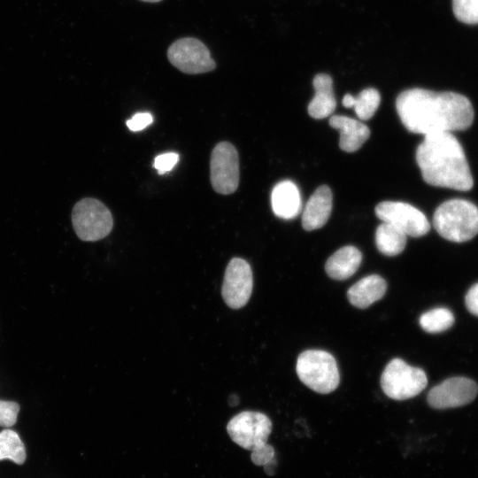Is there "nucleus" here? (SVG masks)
<instances>
[{
    "label": "nucleus",
    "mask_w": 478,
    "mask_h": 478,
    "mask_svg": "<svg viewBox=\"0 0 478 478\" xmlns=\"http://www.w3.org/2000/svg\"><path fill=\"white\" fill-rule=\"evenodd\" d=\"M396 109L405 128L423 135L467 129L474 121V109L465 96L414 88L401 92Z\"/></svg>",
    "instance_id": "nucleus-1"
},
{
    "label": "nucleus",
    "mask_w": 478,
    "mask_h": 478,
    "mask_svg": "<svg viewBox=\"0 0 478 478\" xmlns=\"http://www.w3.org/2000/svg\"><path fill=\"white\" fill-rule=\"evenodd\" d=\"M416 161L429 185L467 191L474 180L459 140L450 132L424 135L416 150Z\"/></svg>",
    "instance_id": "nucleus-2"
},
{
    "label": "nucleus",
    "mask_w": 478,
    "mask_h": 478,
    "mask_svg": "<svg viewBox=\"0 0 478 478\" xmlns=\"http://www.w3.org/2000/svg\"><path fill=\"white\" fill-rule=\"evenodd\" d=\"M433 226L444 239L463 243L478 234V207L465 199H450L435 211Z\"/></svg>",
    "instance_id": "nucleus-3"
},
{
    "label": "nucleus",
    "mask_w": 478,
    "mask_h": 478,
    "mask_svg": "<svg viewBox=\"0 0 478 478\" xmlns=\"http://www.w3.org/2000/svg\"><path fill=\"white\" fill-rule=\"evenodd\" d=\"M296 371L299 380L320 394L334 391L339 385L340 374L335 358L321 350H307L297 358Z\"/></svg>",
    "instance_id": "nucleus-4"
},
{
    "label": "nucleus",
    "mask_w": 478,
    "mask_h": 478,
    "mask_svg": "<svg viewBox=\"0 0 478 478\" xmlns=\"http://www.w3.org/2000/svg\"><path fill=\"white\" fill-rule=\"evenodd\" d=\"M425 372L409 366L401 358H393L385 366L381 376V387L387 397L405 400L420 394L427 386Z\"/></svg>",
    "instance_id": "nucleus-5"
},
{
    "label": "nucleus",
    "mask_w": 478,
    "mask_h": 478,
    "mask_svg": "<svg viewBox=\"0 0 478 478\" xmlns=\"http://www.w3.org/2000/svg\"><path fill=\"white\" fill-rule=\"evenodd\" d=\"M72 222L77 236L87 242L104 238L113 227L109 209L99 200L91 197L82 198L75 204L72 211Z\"/></svg>",
    "instance_id": "nucleus-6"
},
{
    "label": "nucleus",
    "mask_w": 478,
    "mask_h": 478,
    "mask_svg": "<svg viewBox=\"0 0 478 478\" xmlns=\"http://www.w3.org/2000/svg\"><path fill=\"white\" fill-rule=\"evenodd\" d=\"M227 431L236 444L252 451L267 443L272 422L262 412L244 411L228 421Z\"/></svg>",
    "instance_id": "nucleus-7"
},
{
    "label": "nucleus",
    "mask_w": 478,
    "mask_h": 478,
    "mask_svg": "<svg viewBox=\"0 0 478 478\" xmlns=\"http://www.w3.org/2000/svg\"><path fill=\"white\" fill-rule=\"evenodd\" d=\"M210 179L213 189L222 195L234 193L239 185V156L235 146L220 142L213 148L210 160Z\"/></svg>",
    "instance_id": "nucleus-8"
},
{
    "label": "nucleus",
    "mask_w": 478,
    "mask_h": 478,
    "mask_svg": "<svg viewBox=\"0 0 478 478\" xmlns=\"http://www.w3.org/2000/svg\"><path fill=\"white\" fill-rule=\"evenodd\" d=\"M167 58L173 66L188 74L207 73L216 66L206 46L192 37L175 41L167 50Z\"/></svg>",
    "instance_id": "nucleus-9"
},
{
    "label": "nucleus",
    "mask_w": 478,
    "mask_h": 478,
    "mask_svg": "<svg viewBox=\"0 0 478 478\" xmlns=\"http://www.w3.org/2000/svg\"><path fill=\"white\" fill-rule=\"evenodd\" d=\"M375 214L382 222L391 224L412 237L425 235L430 229V223L424 213L405 202H381L375 207Z\"/></svg>",
    "instance_id": "nucleus-10"
},
{
    "label": "nucleus",
    "mask_w": 478,
    "mask_h": 478,
    "mask_svg": "<svg viewBox=\"0 0 478 478\" xmlns=\"http://www.w3.org/2000/svg\"><path fill=\"white\" fill-rule=\"evenodd\" d=\"M253 288L250 264L241 258H232L227 266L221 288L222 297L232 309H240L249 301Z\"/></svg>",
    "instance_id": "nucleus-11"
},
{
    "label": "nucleus",
    "mask_w": 478,
    "mask_h": 478,
    "mask_svg": "<svg viewBox=\"0 0 478 478\" xmlns=\"http://www.w3.org/2000/svg\"><path fill=\"white\" fill-rule=\"evenodd\" d=\"M478 393L475 382L466 377H451L433 387L427 401L435 409L462 406L472 402Z\"/></svg>",
    "instance_id": "nucleus-12"
},
{
    "label": "nucleus",
    "mask_w": 478,
    "mask_h": 478,
    "mask_svg": "<svg viewBox=\"0 0 478 478\" xmlns=\"http://www.w3.org/2000/svg\"><path fill=\"white\" fill-rule=\"evenodd\" d=\"M332 192L327 185L316 189L308 199L302 215V226L307 231L323 227L332 211Z\"/></svg>",
    "instance_id": "nucleus-13"
},
{
    "label": "nucleus",
    "mask_w": 478,
    "mask_h": 478,
    "mask_svg": "<svg viewBox=\"0 0 478 478\" xmlns=\"http://www.w3.org/2000/svg\"><path fill=\"white\" fill-rule=\"evenodd\" d=\"M329 125L340 132L339 146L346 152L358 150L370 136L366 125L346 116L333 115Z\"/></svg>",
    "instance_id": "nucleus-14"
},
{
    "label": "nucleus",
    "mask_w": 478,
    "mask_h": 478,
    "mask_svg": "<svg viewBox=\"0 0 478 478\" xmlns=\"http://www.w3.org/2000/svg\"><path fill=\"white\" fill-rule=\"evenodd\" d=\"M271 204L277 217L285 220L294 219L301 210L298 188L289 180L278 182L272 190Z\"/></svg>",
    "instance_id": "nucleus-15"
},
{
    "label": "nucleus",
    "mask_w": 478,
    "mask_h": 478,
    "mask_svg": "<svg viewBox=\"0 0 478 478\" xmlns=\"http://www.w3.org/2000/svg\"><path fill=\"white\" fill-rule=\"evenodd\" d=\"M386 289V281L378 274H371L354 283L348 289L347 297L353 306L365 309L381 299Z\"/></svg>",
    "instance_id": "nucleus-16"
},
{
    "label": "nucleus",
    "mask_w": 478,
    "mask_h": 478,
    "mask_svg": "<svg viewBox=\"0 0 478 478\" xmlns=\"http://www.w3.org/2000/svg\"><path fill=\"white\" fill-rule=\"evenodd\" d=\"M314 96L308 104V113L314 119H324L331 115L336 106L333 92L332 78L327 73H319L312 81Z\"/></svg>",
    "instance_id": "nucleus-17"
},
{
    "label": "nucleus",
    "mask_w": 478,
    "mask_h": 478,
    "mask_svg": "<svg viewBox=\"0 0 478 478\" xmlns=\"http://www.w3.org/2000/svg\"><path fill=\"white\" fill-rule=\"evenodd\" d=\"M362 261L361 252L354 246H344L331 255L326 264L328 275L337 281H343L352 276Z\"/></svg>",
    "instance_id": "nucleus-18"
},
{
    "label": "nucleus",
    "mask_w": 478,
    "mask_h": 478,
    "mask_svg": "<svg viewBox=\"0 0 478 478\" xmlns=\"http://www.w3.org/2000/svg\"><path fill=\"white\" fill-rule=\"evenodd\" d=\"M375 244L381 253L396 256L405 250L406 235L391 224L382 222L375 232Z\"/></svg>",
    "instance_id": "nucleus-19"
},
{
    "label": "nucleus",
    "mask_w": 478,
    "mask_h": 478,
    "mask_svg": "<svg viewBox=\"0 0 478 478\" xmlns=\"http://www.w3.org/2000/svg\"><path fill=\"white\" fill-rule=\"evenodd\" d=\"M10 459L21 465L26 459V450L19 435L11 429L0 432V460Z\"/></svg>",
    "instance_id": "nucleus-20"
},
{
    "label": "nucleus",
    "mask_w": 478,
    "mask_h": 478,
    "mask_svg": "<svg viewBox=\"0 0 478 478\" xmlns=\"http://www.w3.org/2000/svg\"><path fill=\"white\" fill-rule=\"evenodd\" d=\"M419 322L425 331L428 333H440L452 326L454 316L449 309L439 307L422 313Z\"/></svg>",
    "instance_id": "nucleus-21"
},
{
    "label": "nucleus",
    "mask_w": 478,
    "mask_h": 478,
    "mask_svg": "<svg viewBox=\"0 0 478 478\" xmlns=\"http://www.w3.org/2000/svg\"><path fill=\"white\" fill-rule=\"evenodd\" d=\"M381 102V96L377 89L367 88L354 96L353 109L361 120L371 119L375 113Z\"/></svg>",
    "instance_id": "nucleus-22"
},
{
    "label": "nucleus",
    "mask_w": 478,
    "mask_h": 478,
    "mask_svg": "<svg viewBox=\"0 0 478 478\" xmlns=\"http://www.w3.org/2000/svg\"><path fill=\"white\" fill-rule=\"evenodd\" d=\"M452 11L460 22L478 23V0H452Z\"/></svg>",
    "instance_id": "nucleus-23"
},
{
    "label": "nucleus",
    "mask_w": 478,
    "mask_h": 478,
    "mask_svg": "<svg viewBox=\"0 0 478 478\" xmlns=\"http://www.w3.org/2000/svg\"><path fill=\"white\" fill-rule=\"evenodd\" d=\"M19 405L16 402L0 400V427H12L17 421Z\"/></svg>",
    "instance_id": "nucleus-24"
},
{
    "label": "nucleus",
    "mask_w": 478,
    "mask_h": 478,
    "mask_svg": "<svg viewBox=\"0 0 478 478\" xmlns=\"http://www.w3.org/2000/svg\"><path fill=\"white\" fill-rule=\"evenodd\" d=\"M179 161V155L174 152H167L156 157L153 166L159 174H164L173 169Z\"/></svg>",
    "instance_id": "nucleus-25"
},
{
    "label": "nucleus",
    "mask_w": 478,
    "mask_h": 478,
    "mask_svg": "<svg viewBox=\"0 0 478 478\" xmlns=\"http://www.w3.org/2000/svg\"><path fill=\"white\" fill-rule=\"evenodd\" d=\"M274 458V449L268 443L255 449L251 455L252 462L257 466H265Z\"/></svg>",
    "instance_id": "nucleus-26"
},
{
    "label": "nucleus",
    "mask_w": 478,
    "mask_h": 478,
    "mask_svg": "<svg viewBox=\"0 0 478 478\" xmlns=\"http://www.w3.org/2000/svg\"><path fill=\"white\" fill-rule=\"evenodd\" d=\"M153 118L149 112H138L127 121V126L131 131H140L151 124Z\"/></svg>",
    "instance_id": "nucleus-27"
},
{
    "label": "nucleus",
    "mask_w": 478,
    "mask_h": 478,
    "mask_svg": "<svg viewBox=\"0 0 478 478\" xmlns=\"http://www.w3.org/2000/svg\"><path fill=\"white\" fill-rule=\"evenodd\" d=\"M466 306L468 311L478 316V283L473 285L465 297Z\"/></svg>",
    "instance_id": "nucleus-28"
},
{
    "label": "nucleus",
    "mask_w": 478,
    "mask_h": 478,
    "mask_svg": "<svg viewBox=\"0 0 478 478\" xmlns=\"http://www.w3.org/2000/svg\"><path fill=\"white\" fill-rule=\"evenodd\" d=\"M342 104L346 108H352L354 104V96L351 94H345L343 97Z\"/></svg>",
    "instance_id": "nucleus-29"
},
{
    "label": "nucleus",
    "mask_w": 478,
    "mask_h": 478,
    "mask_svg": "<svg viewBox=\"0 0 478 478\" xmlns=\"http://www.w3.org/2000/svg\"><path fill=\"white\" fill-rule=\"evenodd\" d=\"M275 458L272 459L270 462L266 464L264 466V470L267 474H273L274 473V469L276 466V461Z\"/></svg>",
    "instance_id": "nucleus-30"
},
{
    "label": "nucleus",
    "mask_w": 478,
    "mask_h": 478,
    "mask_svg": "<svg viewBox=\"0 0 478 478\" xmlns=\"http://www.w3.org/2000/svg\"><path fill=\"white\" fill-rule=\"evenodd\" d=\"M143 2H149V3H157V2H159L161 0H142Z\"/></svg>",
    "instance_id": "nucleus-31"
}]
</instances>
